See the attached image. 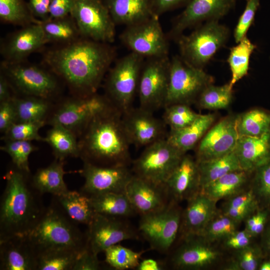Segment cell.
Masks as SVG:
<instances>
[{"mask_svg": "<svg viewBox=\"0 0 270 270\" xmlns=\"http://www.w3.org/2000/svg\"><path fill=\"white\" fill-rule=\"evenodd\" d=\"M0 19L3 22L22 26L42 22L32 14L24 0H0Z\"/></svg>", "mask_w": 270, "mask_h": 270, "instance_id": "cell-40", "label": "cell"}, {"mask_svg": "<svg viewBox=\"0 0 270 270\" xmlns=\"http://www.w3.org/2000/svg\"><path fill=\"white\" fill-rule=\"evenodd\" d=\"M170 60L168 56L148 58L144 62L138 84L140 107L154 112L164 106Z\"/></svg>", "mask_w": 270, "mask_h": 270, "instance_id": "cell-13", "label": "cell"}, {"mask_svg": "<svg viewBox=\"0 0 270 270\" xmlns=\"http://www.w3.org/2000/svg\"><path fill=\"white\" fill-rule=\"evenodd\" d=\"M51 201L78 225L88 226L96 214L90 197L80 191L68 190L60 195L52 196Z\"/></svg>", "mask_w": 270, "mask_h": 270, "instance_id": "cell-27", "label": "cell"}, {"mask_svg": "<svg viewBox=\"0 0 270 270\" xmlns=\"http://www.w3.org/2000/svg\"><path fill=\"white\" fill-rule=\"evenodd\" d=\"M16 94L6 77L0 72V102L12 100Z\"/></svg>", "mask_w": 270, "mask_h": 270, "instance_id": "cell-57", "label": "cell"}, {"mask_svg": "<svg viewBox=\"0 0 270 270\" xmlns=\"http://www.w3.org/2000/svg\"><path fill=\"white\" fill-rule=\"evenodd\" d=\"M259 269L260 270H270V262L266 261L260 264Z\"/></svg>", "mask_w": 270, "mask_h": 270, "instance_id": "cell-60", "label": "cell"}, {"mask_svg": "<svg viewBox=\"0 0 270 270\" xmlns=\"http://www.w3.org/2000/svg\"><path fill=\"white\" fill-rule=\"evenodd\" d=\"M239 136H260L270 132V112L254 108L237 116Z\"/></svg>", "mask_w": 270, "mask_h": 270, "instance_id": "cell-37", "label": "cell"}, {"mask_svg": "<svg viewBox=\"0 0 270 270\" xmlns=\"http://www.w3.org/2000/svg\"><path fill=\"white\" fill-rule=\"evenodd\" d=\"M44 142L52 148L56 159L64 160L70 157L79 158L76 135L62 126L58 124L52 126L44 138Z\"/></svg>", "mask_w": 270, "mask_h": 270, "instance_id": "cell-33", "label": "cell"}, {"mask_svg": "<svg viewBox=\"0 0 270 270\" xmlns=\"http://www.w3.org/2000/svg\"><path fill=\"white\" fill-rule=\"evenodd\" d=\"M126 194L140 216L162 210L170 200L165 186H157L134 175L128 184Z\"/></svg>", "mask_w": 270, "mask_h": 270, "instance_id": "cell-22", "label": "cell"}, {"mask_svg": "<svg viewBox=\"0 0 270 270\" xmlns=\"http://www.w3.org/2000/svg\"><path fill=\"white\" fill-rule=\"evenodd\" d=\"M265 244L266 250L270 253V226L266 232Z\"/></svg>", "mask_w": 270, "mask_h": 270, "instance_id": "cell-59", "label": "cell"}, {"mask_svg": "<svg viewBox=\"0 0 270 270\" xmlns=\"http://www.w3.org/2000/svg\"><path fill=\"white\" fill-rule=\"evenodd\" d=\"M4 142V144L0 146V150L10 156L13 166L21 170L30 172L28 158L32 152L38 150V148L32 143V141L8 140Z\"/></svg>", "mask_w": 270, "mask_h": 270, "instance_id": "cell-45", "label": "cell"}, {"mask_svg": "<svg viewBox=\"0 0 270 270\" xmlns=\"http://www.w3.org/2000/svg\"><path fill=\"white\" fill-rule=\"evenodd\" d=\"M242 170L250 173L270 160V132L238 137L234 150Z\"/></svg>", "mask_w": 270, "mask_h": 270, "instance_id": "cell-26", "label": "cell"}, {"mask_svg": "<svg viewBox=\"0 0 270 270\" xmlns=\"http://www.w3.org/2000/svg\"><path fill=\"white\" fill-rule=\"evenodd\" d=\"M74 0H52L49 8L50 19H56L70 15Z\"/></svg>", "mask_w": 270, "mask_h": 270, "instance_id": "cell-54", "label": "cell"}, {"mask_svg": "<svg viewBox=\"0 0 270 270\" xmlns=\"http://www.w3.org/2000/svg\"><path fill=\"white\" fill-rule=\"evenodd\" d=\"M144 58L130 52L108 70L104 82V95L122 114L132 108Z\"/></svg>", "mask_w": 270, "mask_h": 270, "instance_id": "cell-7", "label": "cell"}, {"mask_svg": "<svg viewBox=\"0 0 270 270\" xmlns=\"http://www.w3.org/2000/svg\"><path fill=\"white\" fill-rule=\"evenodd\" d=\"M114 56L108 44L80 38L48 50L44 62L72 96H86L96 93Z\"/></svg>", "mask_w": 270, "mask_h": 270, "instance_id": "cell-1", "label": "cell"}, {"mask_svg": "<svg viewBox=\"0 0 270 270\" xmlns=\"http://www.w3.org/2000/svg\"><path fill=\"white\" fill-rule=\"evenodd\" d=\"M154 15L146 20L127 26L122 34V42L144 58L168 56V44L158 20Z\"/></svg>", "mask_w": 270, "mask_h": 270, "instance_id": "cell-14", "label": "cell"}, {"mask_svg": "<svg viewBox=\"0 0 270 270\" xmlns=\"http://www.w3.org/2000/svg\"><path fill=\"white\" fill-rule=\"evenodd\" d=\"M70 16L82 38L104 43L115 39L116 24L102 0H74Z\"/></svg>", "mask_w": 270, "mask_h": 270, "instance_id": "cell-12", "label": "cell"}, {"mask_svg": "<svg viewBox=\"0 0 270 270\" xmlns=\"http://www.w3.org/2000/svg\"><path fill=\"white\" fill-rule=\"evenodd\" d=\"M144 250L135 252L130 248L116 244L107 248L104 252V262L109 266L116 270L136 268Z\"/></svg>", "mask_w": 270, "mask_h": 270, "instance_id": "cell-42", "label": "cell"}, {"mask_svg": "<svg viewBox=\"0 0 270 270\" xmlns=\"http://www.w3.org/2000/svg\"><path fill=\"white\" fill-rule=\"evenodd\" d=\"M122 219L96 214L86 232L88 245L94 253L104 252L124 240L139 238V232Z\"/></svg>", "mask_w": 270, "mask_h": 270, "instance_id": "cell-16", "label": "cell"}, {"mask_svg": "<svg viewBox=\"0 0 270 270\" xmlns=\"http://www.w3.org/2000/svg\"><path fill=\"white\" fill-rule=\"evenodd\" d=\"M112 105L106 96L95 93L74 96L56 104L47 124L62 126L77 136L98 113Z\"/></svg>", "mask_w": 270, "mask_h": 270, "instance_id": "cell-10", "label": "cell"}, {"mask_svg": "<svg viewBox=\"0 0 270 270\" xmlns=\"http://www.w3.org/2000/svg\"><path fill=\"white\" fill-rule=\"evenodd\" d=\"M82 251L61 248L39 252L37 270H73Z\"/></svg>", "mask_w": 270, "mask_h": 270, "instance_id": "cell-39", "label": "cell"}, {"mask_svg": "<svg viewBox=\"0 0 270 270\" xmlns=\"http://www.w3.org/2000/svg\"><path fill=\"white\" fill-rule=\"evenodd\" d=\"M190 0H152L151 6L154 14L160 16L163 14L186 4Z\"/></svg>", "mask_w": 270, "mask_h": 270, "instance_id": "cell-55", "label": "cell"}, {"mask_svg": "<svg viewBox=\"0 0 270 270\" xmlns=\"http://www.w3.org/2000/svg\"><path fill=\"white\" fill-rule=\"evenodd\" d=\"M38 254L28 236L0 241V270H37Z\"/></svg>", "mask_w": 270, "mask_h": 270, "instance_id": "cell-24", "label": "cell"}, {"mask_svg": "<svg viewBox=\"0 0 270 270\" xmlns=\"http://www.w3.org/2000/svg\"><path fill=\"white\" fill-rule=\"evenodd\" d=\"M28 237L38 254L61 248L82 252L88 246L86 232L52 201Z\"/></svg>", "mask_w": 270, "mask_h": 270, "instance_id": "cell-4", "label": "cell"}, {"mask_svg": "<svg viewBox=\"0 0 270 270\" xmlns=\"http://www.w3.org/2000/svg\"><path fill=\"white\" fill-rule=\"evenodd\" d=\"M164 108L162 120L170 130H180L189 126L200 114L186 104H170L166 106Z\"/></svg>", "mask_w": 270, "mask_h": 270, "instance_id": "cell-44", "label": "cell"}, {"mask_svg": "<svg viewBox=\"0 0 270 270\" xmlns=\"http://www.w3.org/2000/svg\"><path fill=\"white\" fill-rule=\"evenodd\" d=\"M40 25L48 43L54 42L63 45L82 38L70 15L60 18L42 20Z\"/></svg>", "mask_w": 270, "mask_h": 270, "instance_id": "cell-36", "label": "cell"}, {"mask_svg": "<svg viewBox=\"0 0 270 270\" xmlns=\"http://www.w3.org/2000/svg\"><path fill=\"white\" fill-rule=\"evenodd\" d=\"M214 114H200L197 118L189 126L180 130H170L166 140L175 148L182 152L196 148L208 130L214 122Z\"/></svg>", "mask_w": 270, "mask_h": 270, "instance_id": "cell-29", "label": "cell"}, {"mask_svg": "<svg viewBox=\"0 0 270 270\" xmlns=\"http://www.w3.org/2000/svg\"><path fill=\"white\" fill-rule=\"evenodd\" d=\"M122 114L111 105L85 126L78 136L83 162L100 166H129L132 162Z\"/></svg>", "mask_w": 270, "mask_h": 270, "instance_id": "cell-2", "label": "cell"}, {"mask_svg": "<svg viewBox=\"0 0 270 270\" xmlns=\"http://www.w3.org/2000/svg\"><path fill=\"white\" fill-rule=\"evenodd\" d=\"M165 264L152 258H146L140 262L136 268L138 270H162Z\"/></svg>", "mask_w": 270, "mask_h": 270, "instance_id": "cell-58", "label": "cell"}, {"mask_svg": "<svg viewBox=\"0 0 270 270\" xmlns=\"http://www.w3.org/2000/svg\"><path fill=\"white\" fill-rule=\"evenodd\" d=\"M238 115L227 116L210 128L196 146V160L204 161L234 151L239 136Z\"/></svg>", "mask_w": 270, "mask_h": 270, "instance_id": "cell-18", "label": "cell"}, {"mask_svg": "<svg viewBox=\"0 0 270 270\" xmlns=\"http://www.w3.org/2000/svg\"><path fill=\"white\" fill-rule=\"evenodd\" d=\"M258 206V200L252 189L242 190L229 198L224 208H240Z\"/></svg>", "mask_w": 270, "mask_h": 270, "instance_id": "cell-52", "label": "cell"}, {"mask_svg": "<svg viewBox=\"0 0 270 270\" xmlns=\"http://www.w3.org/2000/svg\"><path fill=\"white\" fill-rule=\"evenodd\" d=\"M251 188L256 197L258 196L270 203V160L257 168Z\"/></svg>", "mask_w": 270, "mask_h": 270, "instance_id": "cell-49", "label": "cell"}, {"mask_svg": "<svg viewBox=\"0 0 270 270\" xmlns=\"http://www.w3.org/2000/svg\"><path fill=\"white\" fill-rule=\"evenodd\" d=\"M248 174L242 170L230 172L204 186L200 192L216 201L228 198L244 190Z\"/></svg>", "mask_w": 270, "mask_h": 270, "instance_id": "cell-35", "label": "cell"}, {"mask_svg": "<svg viewBox=\"0 0 270 270\" xmlns=\"http://www.w3.org/2000/svg\"><path fill=\"white\" fill-rule=\"evenodd\" d=\"M182 210L178 202L170 200L162 210L140 216L138 232L151 249L168 252L180 232Z\"/></svg>", "mask_w": 270, "mask_h": 270, "instance_id": "cell-11", "label": "cell"}, {"mask_svg": "<svg viewBox=\"0 0 270 270\" xmlns=\"http://www.w3.org/2000/svg\"><path fill=\"white\" fill-rule=\"evenodd\" d=\"M182 242L171 255L170 263L182 270H199L216 263L220 253L200 236H182Z\"/></svg>", "mask_w": 270, "mask_h": 270, "instance_id": "cell-20", "label": "cell"}, {"mask_svg": "<svg viewBox=\"0 0 270 270\" xmlns=\"http://www.w3.org/2000/svg\"><path fill=\"white\" fill-rule=\"evenodd\" d=\"M184 154L164 138L144 148L132 162L134 175L157 186H164Z\"/></svg>", "mask_w": 270, "mask_h": 270, "instance_id": "cell-9", "label": "cell"}, {"mask_svg": "<svg viewBox=\"0 0 270 270\" xmlns=\"http://www.w3.org/2000/svg\"><path fill=\"white\" fill-rule=\"evenodd\" d=\"M124 128L131 145L146 147L166 138V124L154 112L138 107L131 108L122 114Z\"/></svg>", "mask_w": 270, "mask_h": 270, "instance_id": "cell-17", "label": "cell"}, {"mask_svg": "<svg viewBox=\"0 0 270 270\" xmlns=\"http://www.w3.org/2000/svg\"><path fill=\"white\" fill-rule=\"evenodd\" d=\"M98 254L94 253L88 245L80 254L73 270H98L102 268Z\"/></svg>", "mask_w": 270, "mask_h": 270, "instance_id": "cell-50", "label": "cell"}, {"mask_svg": "<svg viewBox=\"0 0 270 270\" xmlns=\"http://www.w3.org/2000/svg\"><path fill=\"white\" fill-rule=\"evenodd\" d=\"M197 162L200 172V190L224 175L242 170L234 151L222 156Z\"/></svg>", "mask_w": 270, "mask_h": 270, "instance_id": "cell-34", "label": "cell"}, {"mask_svg": "<svg viewBox=\"0 0 270 270\" xmlns=\"http://www.w3.org/2000/svg\"><path fill=\"white\" fill-rule=\"evenodd\" d=\"M104 2L116 24H124L127 26L155 15L152 9V0H104Z\"/></svg>", "mask_w": 270, "mask_h": 270, "instance_id": "cell-28", "label": "cell"}, {"mask_svg": "<svg viewBox=\"0 0 270 270\" xmlns=\"http://www.w3.org/2000/svg\"><path fill=\"white\" fill-rule=\"evenodd\" d=\"M232 100V88L229 83L220 86L211 84L202 90L196 102L200 108L216 110L227 108Z\"/></svg>", "mask_w": 270, "mask_h": 270, "instance_id": "cell-41", "label": "cell"}, {"mask_svg": "<svg viewBox=\"0 0 270 270\" xmlns=\"http://www.w3.org/2000/svg\"><path fill=\"white\" fill-rule=\"evenodd\" d=\"M170 200H188L200 191L198 164L185 154L164 184Z\"/></svg>", "mask_w": 270, "mask_h": 270, "instance_id": "cell-23", "label": "cell"}, {"mask_svg": "<svg viewBox=\"0 0 270 270\" xmlns=\"http://www.w3.org/2000/svg\"><path fill=\"white\" fill-rule=\"evenodd\" d=\"M52 0H28V6L32 14L42 21L50 19L49 8Z\"/></svg>", "mask_w": 270, "mask_h": 270, "instance_id": "cell-56", "label": "cell"}, {"mask_svg": "<svg viewBox=\"0 0 270 270\" xmlns=\"http://www.w3.org/2000/svg\"><path fill=\"white\" fill-rule=\"evenodd\" d=\"M89 197L97 214L123 218L137 214L126 193L110 192Z\"/></svg>", "mask_w": 270, "mask_h": 270, "instance_id": "cell-32", "label": "cell"}, {"mask_svg": "<svg viewBox=\"0 0 270 270\" xmlns=\"http://www.w3.org/2000/svg\"><path fill=\"white\" fill-rule=\"evenodd\" d=\"M239 224L222 212H218L200 236L210 243L218 240H224L238 230Z\"/></svg>", "mask_w": 270, "mask_h": 270, "instance_id": "cell-43", "label": "cell"}, {"mask_svg": "<svg viewBox=\"0 0 270 270\" xmlns=\"http://www.w3.org/2000/svg\"><path fill=\"white\" fill-rule=\"evenodd\" d=\"M17 115L12 100L0 102V132L3 134L15 122Z\"/></svg>", "mask_w": 270, "mask_h": 270, "instance_id": "cell-51", "label": "cell"}, {"mask_svg": "<svg viewBox=\"0 0 270 270\" xmlns=\"http://www.w3.org/2000/svg\"><path fill=\"white\" fill-rule=\"evenodd\" d=\"M214 82V78L202 68L189 64L180 56L173 57L170 60L168 86L164 108L176 104L190 106L196 102L202 90Z\"/></svg>", "mask_w": 270, "mask_h": 270, "instance_id": "cell-8", "label": "cell"}, {"mask_svg": "<svg viewBox=\"0 0 270 270\" xmlns=\"http://www.w3.org/2000/svg\"><path fill=\"white\" fill-rule=\"evenodd\" d=\"M237 44L230 48L227 60L232 72L229 84L232 88L248 74L250 57L256 48V46L246 36Z\"/></svg>", "mask_w": 270, "mask_h": 270, "instance_id": "cell-38", "label": "cell"}, {"mask_svg": "<svg viewBox=\"0 0 270 270\" xmlns=\"http://www.w3.org/2000/svg\"><path fill=\"white\" fill-rule=\"evenodd\" d=\"M234 260L227 266L228 270H256L260 266V250L251 244L237 250Z\"/></svg>", "mask_w": 270, "mask_h": 270, "instance_id": "cell-47", "label": "cell"}, {"mask_svg": "<svg viewBox=\"0 0 270 270\" xmlns=\"http://www.w3.org/2000/svg\"><path fill=\"white\" fill-rule=\"evenodd\" d=\"M46 124L45 122H22L14 123L4 134L5 140H36L44 142V138L39 134V130Z\"/></svg>", "mask_w": 270, "mask_h": 270, "instance_id": "cell-46", "label": "cell"}, {"mask_svg": "<svg viewBox=\"0 0 270 270\" xmlns=\"http://www.w3.org/2000/svg\"><path fill=\"white\" fill-rule=\"evenodd\" d=\"M79 172L84 179L80 191L88 196L106 193H126L134 176L128 166H100L83 162Z\"/></svg>", "mask_w": 270, "mask_h": 270, "instance_id": "cell-15", "label": "cell"}, {"mask_svg": "<svg viewBox=\"0 0 270 270\" xmlns=\"http://www.w3.org/2000/svg\"><path fill=\"white\" fill-rule=\"evenodd\" d=\"M236 0H190L175 19L169 36L177 38L186 28L203 21L219 20L234 8Z\"/></svg>", "mask_w": 270, "mask_h": 270, "instance_id": "cell-19", "label": "cell"}, {"mask_svg": "<svg viewBox=\"0 0 270 270\" xmlns=\"http://www.w3.org/2000/svg\"><path fill=\"white\" fill-rule=\"evenodd\" d=\"M260 0H246L244 10L240 16L234 32L236 43L245 38L252 24L256 12L260 6Z\"/></svg>", "mask_w": 270, "mask_h": 270, "instance_id": "cell-48", "label": "cell"}, {"mask_svg": "<svg viewBox=\"0 0 270 270\" xmlns=\"http://www.w3.org/2000/svg\"><path fill=\"white\" fill-rule=\"evenodd\" d=\"M218 21H207L189 34L177 38L182 60L193 66L204 68L226 44L230 35L228 28Z\"/></svg>", "mask_w": 270, "mask_h": 270, "instance_id": "cell-6", "label": "cell"}, {"mask_svg": "<svg viewBox=\"0 0 270 270\" xmlns=\"http://www.w3.org/2000/svg\"><path fill=\"white\" fill-rule=\"evenodd\" d=\"M64 160L56 159L48 166L38 169L32 176V184L42 194L58 196L68 190L64 181Z\"/></svg>", "mask_w": 270, "mask_h": 270, "instance_id": "cell-30", "label": "cell"}, {"mask_svg": "<svg viewBox=\"0 0 270 270\" xmlns=\"http://www.w3.org/2000/svg\"><path fill=\"white\" fill-rule=\"evenodd\" d=\"M252 238L250 234L244 229L235 231L223 241L226 248L237 250L251 244Z\"/></svg>", "mask_w": 270, "mask_h": 270, "instance_id": "cell-53", "label": "cell"}, {"mask_svg": "<svg viewBox=\"0 0 270 270\" xmlns=\"http://www.w3.org/2000/svg\"><path fill=\"white\" fill-rule=\"evenodd\" d=\"M4 178L6 186L0 204V241L28 236L46 208L43 194L34 186L30 172L13 166Z\"/></svg>", "mask_w": 270, "mask_h": 270, "instance_id": "cell-3", "label": "cell"}, {"mask_svg": "<svg viewBox=\"0 0 270 270\" xmlns=\"http://www.w3.org/2000/svg\"><path fill=\"white\" fill-rule=\"evenodd\" d=\"M12 100L17 122H45L47 124L56 104L53 100L34 96L16 95Z\"/></svg>", "mask_w": 270, "mask_h": 270, "instance_id": "cell-31", "label": "cell"}, {"mask_svg": "<svg viewBox=\"0 0 270 270\" xmlns=\"http://www.w3.org/2000/svg\"><path fill=\"white\" fill-rule=\"evenodd\" d=\"M187 201V206L182 212L180 232L182 236H200L218 212L216 201L201 192Z\"/></svg>", "mask_w": 270, "mask_h": 270, "instance_id": "cell-25", "label": "cell"}, {"mask_svg": "<svg viewBox=\"0 0 270 270\" xmlns=\"http://www.w3.org/2000/svg\"><path fill=\"white\" fill-rule=\"evenodd\" d=\"M0 72L8 79L16 94L34 96L54 101L60 90L59 79L50 70L19 62H1ZM17 95V94H16Z\"/></svg>", "mask_w": 270, "mask_h": 270, "instance_id": "cell-5", "label": "cell"}, {"mask_svg": "<svg viewBox=\"0 0 270 270\" xmlns=\"http://www.w3.org/2000/svg\"><path fill=\"white\" fill-rule=\"evenodd\" d=\"M40 24H32L12 34L1 45L4 61L26 60L31 54L41 50L47 44Z\"/></svg>", "mask_w": 270, "mask_h": 270, "instance_id": "cell-21", "label": "cell"}]
</instances>
